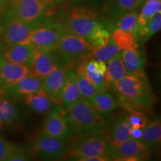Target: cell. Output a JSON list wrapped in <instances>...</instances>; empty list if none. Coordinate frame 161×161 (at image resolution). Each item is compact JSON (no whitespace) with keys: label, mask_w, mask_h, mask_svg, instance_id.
Masks as SVG:
<instances>
[{"label":"cell","mask_w":161,"mask_h":161,"mask_svg":"<svg viewBox=\"0 0 161 161\" xmlns=\"http://www.w3.org/2000/svg\"><path fill=\"white\" fill-rule=\"evenodd\" d=\"M119 55L127 75L138 77L146 75L144 72L146 63V56L144 52L139 49V46L131 49L121 51Z\"/></svg>","instance_id":"ac0fdd59"},{"label":"cell","mask_w":161,"mask_h":161,"mask_svg":"<svg viewBox=\"0 0 161 161\" xmlns=\"http://www.w3.org/2000/svg\"><path fill=\"white\" fill-rule=\"evenodd\" d=\"M142 133H143V128H131L130 131V138L136 140H141L142 137Z\"/></svg>","instance_id":"8d00e7d4"},{"label":"cell","mask_w":161,"mask_h":161,"mask_svg":"<svg viewBox=\"0 0 161 161\" xmlns=\"http://www.w3.org/2000/svg\"><path fill=\"white\" fill-rule=\"evenodd\" d=\"M126 75L125 69L119 54L107 62L105 78L110 84L114 85L115 82Z\"/></svg>","instance_id":"d4e9b609"},{"label":"cell","mask_w":161,"mask_h":161,"mask_svg":"<svg viewBox=\"0 0 161 161\" xmlns=\"http://www.w3.org/2000/svg\"><path fill=\"white\" fill-rule=\"evenodd\" d=\"M82 100L77 84L76 71L72 70L60 94L58 103L64 108Z\"/></svg>","instance_id":"d6986e66"},{"label":"cell","mask_w":161,"mask_h":161,"mask_svg":"<svg viewBox=\"0 0 161 161\" xmlns=\"http://www.w3.org/2000/svg\"><path fill=\"white\" fill-rule=\"evenodd\" d=\"M86 40H89L93 49L99 48L109 43L111 40V33L103 23L99 22Z\"/></svg>","instance_id":"4dcf8cb0"},{"label":"cell","mask_w":161,"mask_h":161,"mask_svg":"<svg viewBox=\"0 0 161 161\" xmlns=\"http://www.w3.org/2000/svg\"><path fill=\"white\" fill-rule=\"evenodd\" d=\"M69 63L57 50L40 51L35 49V56L30 65L31 73L40 78H46L54 69Z\"/></svg>","instance_id":"30bf717a"},{"label":"cell","mask_w":161,"mask_h":161,"mask_svg":"<svg viewBox=\"0 0 161 161\" xmlns=\"http://www.w3.org/2000/svg\"><path fill=\"white\" fill-rule=\"evenodd\" d=\"M72 69L69 65L60 66L56 68L43 78V90L58 103L60 94L66 82Z\"/></svg>","instance_id":"5bb4252c"},{"label":"cell","mask_w":161,"mask_h":161,"mask_svg":"<svg viewBox=\"0 0 161 161\" xmlns=\"http://www.w3.org/2000/svg\"><path fill=\"white\" fill-rule=\"evenodd\" d=\"M97 14L86 8H72L64 14L60 24L66 31L86 39L98 25Z\"/></svg>","instance_id":"277c9868"},{"label":"cell","mask_w":161,"mask_h":161,"mask_svg":"<svg viewBox=\"0 0 161 161\" xmlns=\"http://www.w3.org/2000/svg\"><path fill=\"white\" fill-rule=\"evenodd\" d=\"M76 74H77V84L78 90H79L82 99L89 100L90 98L96 95L98 92L108 91V90L96 85L95 84L90 81L88 78H86L78 70L76 71Z\"/></svg>","instance_id":"83f0119b"},{"label":"cell","mask_w":161,"mask_h":161,"mask_svg":"<svg viewBox=\"0 0 161 161\" xmlns=\"http://www.w3.org/2000/svg\"><path fill=\"white\" fill-rule=\"evenodd\" d=\"M47 7L41 0H11L5 14V25L11 21L31 22L41 19Z\"/></svg>","instance_id":"5b68a950"},{"label":"cell","mask_w":161,"mask_h":161,"mask_svg":"<svg viewBox=\"0 0 161 161\" xmlns=\"http://www.w3.org/2000/svg\"><path fill=\"white\" fill-rule=\"evenodd\" d=\"M120 52L121 51L118 48V46L114 43L111 38V40H110V42L108 44H106L104 46H102V47L93 49L90 53L86 55L84 58H93V59L107 63L108 60L118 55L120 53Z\"/></svg>","instance_id":"4316f807"},{"label":"cell","mask_w":161,"mask_h":161,"mask_svg":"<svg viewBox=\"0 0 161 161\" xmlns=\"http://www.w3.org/2000/svg\"><path fill=\"white\" fill-rule=\"evenodd\" d=\"M87 101H89L94 109L102 116L110 114L118 105L115 98L107 91L98 92Z\"/></svg>","instance_id":"7402d4cb"},{"label":"cell","mask_w":161,"mask_h":161,"mask_svg":"<svg viewBox=\"0 0 161 161\" xmlns=\"http://www.w3.org/2000/svg\"><path fill=\"white\" fill-rule=\"evenodd\" d=\"M111 38L120 51L131 49L139 46L135 35L119 29H114Z\"/></svg>","instance_id":"484cf974"},{"label":"cell","mask_w":161,"mask_h":161,"mask_svg":"<svg viewBox=\"0 0 161 161\" xmlns=\"http://www.w3.org/2000/svg\"><path fill=\"white\" fill-rule=\"evenodd\" d=\"M120 103L129 110L148 108L155 99L151 92L146 76L126 75L114 84Z\"/></svg>","instance_id":"6da1fadb"},{"label":"cell","mask_w":161,"mask_h":161,"mask_svg":"<svg viewBox=\"0 0 161 161\" xmlns=\"http://www.w3.org/2000/svg\"><path fill=\"white\" fill-rule=\"evenodd\" d=\"M43 134L54 137L68 139L72 128L65 108L57 104L46 116L43 125Z\"/></svg>","instance_id":"9c48e42d"},{"label":"cell","mask_w":161,"mask_h":161,"mask_svg":"<svg viewBox=\"0 0 161 161\" xmlns=\"http://www.w3.org/2000/svg\"><path fill=\"white\" fill-rule=\"evenodd\" d=\"M16 147L14 145L6 141L0 134V161L7 160Z\"/></svg>","instance_id":"e575fe53"},{"label":"cell","mask_w":161,"mask_h":161,"mask_svg":"<svg viewBox=\"0 0 161 161\" xmlns=\"http://www.w3.org/2000/svg\"><path fill=\"white\" fill-rule=\"evenodd\" d=\"M25 103L30 109L37 114H47L51 111L58 102L50 97L43 90L25 96L23 98Z\"/></svg>","instance_id":"ffe728a7"},{"label":"cell","mask_w":161,"mask_h":161,"mask_svg":"<svg viewBox=\"0 0 161 161\" xmlns=\"http://www.w3.org/2000/svg\"><path fill=\"white\" fill-rule=\"evenodd\" d=\"M145 0H113L114 14L116 17L128 12L136 11Z\"/></svg>","instance_id":"d6a6232c"},{"label":"cell","mask_w":161,"mask_h":161,"mask_svg":"<svg viewBox=\"0 0 161 161\" xmlns=\"http://www.w3.org/2000/svg\"><path fill=\"white\" fill-rule=\"evenodd\" d=\"M67 31L60 23H44L31 32L30 43L40 51H52L57 49L60 37Z\"/></svg>","instance_id":"52a82bcc"},{"label":"cell","mask_w":161,"mask_h":161,"mask_svg":"<svg viewBox=\"0 0 161 161\" xmlns=\"http://www.w3.org/2000/svg\"><path fill=\"white\" fill-rule=\"evenodd\" d=\"M43 78L29 73L8 90L3 96L9 98H23L43 90Z\"/></svg>","instance_id":"9a60e30c"},{"label":"cell","mask_w":161,"mask_h":161,"mask_svg":"<svg viewBox=\"0 0 161 161\" xmlns=\"http://www.w3.org/2000/svg\"><path fill=\"white\" fill-rule=\"evenodd\" d=\"M86 135L74 140L69 144L65 156L72 160H80L84 158L92 156L106 157L108 158L110 146L109 138L102 134V130L85 133Z\"/></svg>","instance_id":"3957f363"},{"label":"cell","mask_w":161,"mask_h":161,"mask_svg":"<svg viewBox=\"0 0 161 161\" xmlns=\"http://www.w3.org/2000/svg\"><path fill=\"white\" fill-rule=\"evenodd\" d=\"M67 139L54 137L42 133L29 146V153L43 160H57L64 157Z\"/></svg>","instance_id":"8992f818"},{"label":"cell","mask_w":161,"mask_h":161,"mask_svg":"<svg viewBox=\"0 0 161 161\" xmlns=\"http://www.w3.org/2000/svg\"><path fill=\"white\" fill-rule=\"evenodd\" d=\"M141 141L144 142L148 149L155 148L160 146L161 141V122L160 119H157L149 124L148 123L145 127Z\"/></svg>","instance_id":"603a6c76"},{"label":"cell","mask_w":161,"mask_h":161,"mask_svg":"<svg viewBox=\"0 0 161 161\" xmlns=\"http://www.w3.org/2000/svg\"><path fill=\"white\" fill-rule=\"evenodd\" d=\"M93 47L88 40L81 36L66 31L60 37L56 50L68 61L77 58L85 57Z\"/></svg>","instance_id":"8fae6325"},{"label":"cell","mask_w":161,"mask_h":161,"mask_svg":"<svg viewBox=\"0 0 161 161\" xmlns=\"http://www.w3.org/2000/svg\"><path fill=\"white\" fill-rule=\"evenodd\" d=\"M161 29V13L152 17L146 25L139 27L136 33V39L143 42L148 41L151 37L160 31Z\"/></svg>","instance_id":"f546056e"},{"label":"cell","mask_w":161,"mask_h":161,"mask_svg":"<svg viewBox=\"0 0 161 161\" xmlns=\"http://www.w3.org/2000/svg\"><path fill=\"white\" fill-rule=\"evenodd\" d=\"M107 63L93 58H85L77 70L96 85L109 90L110 84L106 80Z\"/></svg>","instance_id":"2e32d148"},{"label":"cell","mask_w":161,"mask_h":161,"mask_svg":"<svg viewBox=\"0 0 161 161\" xmlns=\"http://www.w3.org/2000/svg\"><path fill=\"white\" fill-rule=\"evenodd\" d=\"M21 119L19 108L9 99L3 95H0V123L3 125H13L18 123Z\"/></svg>","instance_id":"44dd1931"},{"label":"cell","mask_w":161,"mask_h":161,"mask_svg":"<svg viewBox=\"0 0 161 161\" xmlns=\"http://www.w3.org/2000/svg\"><path fill=\"white\" fill-rule=\"evenodd\" d=\"M31 73L29 66L11 63L0 58V95Z\"/></svg>","instance_id":"4fadbf2b"},{"label":"cell","mask_w":161,"mask_h":161,"mask_svg":"<svg viewBox=\"0 0 161 161\" xmlns=\"http://www.w3.org/2000/svg\"><path fill=\"white\" fill-rule=\"evenodd\" d=\"M35 53V49L31 43L13 44L5 46L0 58L11 63L30 66Z\"/></svg>","instance_id":"e0dca14e"},{"label":"cell","mask_w":161,"mask_h":161,"mask_svg":"<svg viewBox=\"0 0 161 161\" xmlns=\"http://www.w3.org/2000/svg\"><path fill=\"white\" fill-rule=\"evenodd\" d=\"M41 19L31 22L11 21L6 24L1 35V41L5 46L30 43L31 32L43 25Z\"/></svg>","instance_id":"ba28073f"},{"label":"cell","mask_w":161,"mask_h":161,"mask_svg":"<svg viewBox=\"0 0 161 161\" xmlns=\"http://www.w3.org/2000/svg\"><path fill=\"white\" fill-rule=\"evenodd\" d=\"M3 125H2L1 123H0V130H2V129H3Z\"/></svg>","instance_id":"ab89813d"},{"label":"cell","mask_w":161,"mask_h":161,"mask_svg":"<svg viewBox=\"0 0 161 161\" xmlns=\"http://www.w3.org/2000/svg\"><path fill=\"white\" fill-rule=\"evenodd\" d=\"M114 29H119L136 35L139 29L138 13L136 11L128 12L119 17Z\"/></svg>","instance_id":"1f68e13d"},{"label":"cell","mask_w":161,"mask_h":161,"mask_svg":"<svg viewBox=\"0 0 161 161\" xmlns=\"http://www.w3.org/2000/svg\"><path fill=\"white\" fill-rule=\"evenodd\" d=\"M29 160V156L28 153L25 152V151L23 148L17 146L6 161H25Z\"/></svg>","instance_id":"d590c367"},{"label":"cell","mask_w":161,"mask_h":161,"mask_svg":"<svg viewBox=\"0 0 161 161\" xmlns=\"http://www.w3.org/2000/svg\"><path fill=\"white\" fill-rule=\"evenodd\" d=\"M149 149L141 140L130 138L116 146H110V160H140L148 157Z\"/></svg>","instance_id":"7c38bea8"},{"label":"cell","mask_w":161,"mask_h":161,"mask_svg":"<svg viewBox=\"0 0 161 161\" xmlns=\"http://www.w3.org/2000/svg\"><path fill=\"white\" fill-rule=\"evenodd\" d=\"M138 14L139 27L148 23L156 14L161 13V0H145Z\"/></svg>","instance_id":"f1b7e54d"},{"label":"cell","mask_w":161,"mask_h":161,"mask_svg":"<svg viewBox=\"0 0 161 161\" xmlns=\"http://www.w3.org/2000/svg\"><path fill=\"white\" fill-rule=\"evenodd\" d=\"M8 3V0H0V15L3 13V10L6 7Z\"/></svg>","instance_id":"f35d334b"},{"label":"cell","mask_w":161,"mask_h":161,"mask_svg":"<svg viewBox=\"0 0 161 161\" xmlns=\"http://www.w3.org/2000/svg\"><path fill=\"white\" fill-rule=\"evenodd\" d=\"M125 119L132 128H144L148 123L147 116L142 111L137 110H129V114L126 116Z\"/></svg>","instance_id":"836d02e7"},{"label":"cell","mask_w":161,"mask_h":161,"mask_svg":"<svg viewBox=\"0 0 161 161\" xmlns=\"http://www.w3.org/2000/svg\"><path fill=\"white\" fill-rule=\"evenodd\" d=\"M41 1L47 6H50L60 3V2H63L64 0H41Z\"/></svg>","instance_id":"74e56055"},{"label":"cell","mask_w":161,"mask_h":161,"mask_svg":"<svg viewBox=\"0 0 161 161\" xmlns=\"http://www.w3.org/2000/svg\"><path fill=\"white\" fill-rule=\"evenodd\" d=\"M65 109L72 130L77 134L100 131L108 125L103 116L96 111L87 100H80Z\"/></svg>","instance_id":"7a4b0ae2"},{"label":"cell","mask_w":161,"mask_h":161,"mask_svg":"<svg viewBox=\"0 0 161 161\" xmlns=\"http://www.w3.org/2000/svg\"><path fill=\"white\" fill-rule=\"evenodd\" d=\"M131 125L124 119H119L113 125L110 132V142L112 146H116L130 138Z\"/></svg>","instance_id":"cb8c5ba5"}]
</instances>
